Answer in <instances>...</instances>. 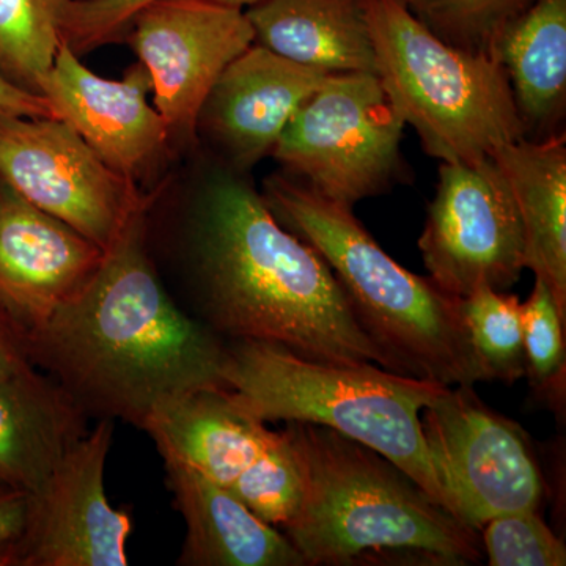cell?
<instances>
[{"label":"cell","mask_w":566,"mask_h":566,"mask_svg":"<svg viewBox=\"0 0 566 566\" xmlns=\"http://www.w3.org/2000/svg\"><path fill=\"white\" fill-rule=\"evenodd\" d=\"M200 155L180 238L189 314L223 342H266L307 359L394 371L329 264L275 219L251 174Z\"/></svg>","instance_id":"obj_1"},{"label":"cell","mask_w":566,"mask_h":566,"mask_svg":"<svg viewBox=\"0 0 566 566\" xmlns=\"http://www.w3.org/2000/svg\"><path fill=\"white\" fill-rule=\"evenodd\" d=\"M153 202L104 251L84 289L29 329L33 364L88 419L140 430L166 401L223 389L227 357V342L180 308L156 270L148 244Z\"/></svg>","instance_id":"obj_2"},{"label":"cell","mask_w":566,"mask_h":566,"mask_svg":"<svg viewBox=\"0 0 566 566\" xmlns=\"http://www.w3.org/2000/svg\"><path fill=\"white\" fill-rule=\"evenodd\" d=\"M303 499L282 534L307 566L476 565L479 532L397 464L322 424L289 422Z\"/></svg>","instance_id":"obj_3"},{"label":"cell","mask_w":566,"mask_h":566,"mask_svg":"<svg viewBox=\"0 0 566 566\" xmlns=\"http://www.w3.org/2000/svg\"><path fill=\"white\" fill-rule=\"evenodd\" d=\"M262 193L275 219L329 264L357 322L395 374L447 387L486 381L461 297L405 270L357 221L353 208L324 199L292 175L264 178Z\"/></svg>","instance_id":"obj_4"},{"label":"cell","mask_w":566,"mask_h":566,"mask_svg":"<svg viewBox=\"0 0 566 566\" xmlns=\"http://www.w3.org/2000/svg\"><path fill=\"white\" fill-rule=\"evenodd\" d=\"M222 378L245 415L263 423L333 428L392 461L452 513L422 431L423 409L447 386L375 364L307 359L253 340L227 342Z\"/></svg>","instance_id":"obj_5"},{"label":"cell","mask_w":566,"mask_h":566,"mask_svg":"<svg viewBox=\"0 0 566 566\" xmlns=\"http://www.w3.org/2000/svg\"><path fill=\"white\" fill-rule=\"evenodd\" d=\"M365 13L376 76L431 158L475 164L523 139L512 85L497 59L438 39L400 0H365Z\"/></svg>","instance_id":"obj_6"},{"label":"cell","mask_w":566,"mask_h":566,"mask_svg":"<svg viewBox=\"0 0 566 566\" xmlns=\"http://www.w3.org/2000/svg\"><path fill=\"white\" fill-rule=\"evenodd\" d=\"M405 126L375 73L327 74L271 156L324 199L353 208L408 178Z\"/></svg>","instance_id":"obj_7"},{"label":"cell","mask_w":566,"mask_h":566,"mask_svg":"<svg viewBox=\"0 0 566 566\" xmlns=\"http://www.w3.org/2000/svg\"><path fill=\"white\" fill-rule=\"evenodd\" d=\"M422 431L452 513L482 531L505 513L538 510L542 469L521 424L480 400L474 386L446 387L422 411Z\"/></svg>","instance_id":"obj_8"},{"label":"cell","mask_w":566,"mask_h":566,"mask_svg":"<svg viewBox=\"0 0 566 566\" xmlns=\"http://www.w3.org/2000/svg\"><path fill=\"white\" fill-rule=\"evenodd\" d=\"M0 181L103 251L155 199L54 117L0 114Z\"/></svg>","instance_id":"obj_9"},{"label":"cell","mask_w":566,"mask_h":566,"mask_svg":"<svg viewBox=\"0 0 566 566\" xmlns=\"http://www.w3.org/2000/svg\"><path fill=\"white\" fill-rule=\"evenodd\" d=\"M419 249L431 281L450 296L506 292L520 281L526 270L523 222L493 158L441 163Z\"/></svg>","instance_id":"obj_10"},{"label":"cell","mask_w":566,"mask_h":566,"mask_svg":"<svg viewBox=\"0 0 566 566\" xmlns=\"http://www.w3.org/2000/svg\"><path fill=\"white\" fill-rule=\"evenodd\" d=\"M126 43L147 70L174 155L196 151L197 118L219 74L255 43L244 9L212 0H153Z\"/></svg>","instance_id":"obj_11"},{"label":"cell","mask_w":566,"mask_h":566,"mask_svg":"<svg viewBox=\"0 0 566 566\" xmlns=\"http://www.w3.org/2000/svg\"><path fill=\"white\" fill-rule=\"evenodd\" d=\"M112 433L114 422L99 420L29 494L24 528L3 566L128 565L132 517L111 505L104 486Z\"/></svg>","instance_id":"obj_12"},{"label":"cell","mask_w":566,"mask_h":566,"mask_svg":"<svg viewBox=\"0 0 566 566\" xmlns=\"http://www.w3.org/2000/svg\"><path fill=\"white\" fill-rule=\"evenodd\" d=\"M151 81L137 62L120 81L88 70L63 43L41 87L54 117L114 172L139 185L174 155L161 115L148 103Z\"/></svg>","instance_id":"obj_13"},{"label":"cell","mask_w":566,"mask_h":566,"mask_svg":"<svg viewBox=\"0 0 566 566\" xmlns=\"http://www.w3.org/2000/svg\"><path fill=\"white\" fill-rule=\"evenodd\" d=\"M327 74L252 43L219 74L197 118V150L238 172L273 155L294 112Z\"/></svg>","instance_id":"obj_14"},{"label":"cell","mask_w":566,"mask_h":566,"mask_svg":"<svg viewBox=\"0 0 566 566\" xmlns=\"http://www.w3.org/2000/svg\"><path fill=\"white\" fill-rule=\"evenodd\" d=\"M104 251L0 181V301L29 329L91 281Z\"/></svg>","instance_id":"obj_15"},{"label":"cell","mask_w":566,"mask_h":566,"mask_svg":"<svg viewBox=\"0 0 566 566\" xmlns=\"http://www.w3.org/2000/svg\"><path fill=\"white\" fill-rule=\"evenodd\" d=\"M167 483L186 523L181 566H307L296 547L253 515L229 486L163 458Z\"/></svg>","instance_id":"obj_16"},{"label":"cell","mask_w":566,"mask_h":566,"mask_svg":"<svg viewBox=\"0 0 566 566\" xmlns=\"http://www.w3.org/2000/svg\"><path fill=\"white\" fill-rule=\"evenodd\" d=\"M142 430L163 458L230 486L273 441L275 431L245 415L226 389H200L166 401Z\"/></svg>","instance_id":"obj_17"},{"label":"cell","mask_w":566,"mask_h":566,"mask_svg":"<svg viewBox=\"0 0 566 566\" xmlns=\"http://www.w3.org/2000/svg\"><path fill=\"white\" fill-rule=\"evenodd\" d=\"M87 419L39 368L0 381V483L36 493L87 433Z\"/></svg>","instance_id":"obj_18"},{"label":"cell","mask_w":566,"mask_h":566,"mask_svg":"<svg viewBox=\"0 0 566 566\" xmlns=\"http://www.w3.org/2000/svg\"><path fill=\"white\" fill-rule=\"evenodd\" d=\"M255 43L326 74L375 73L365 0H260L245 9Z\"/></svg>","instance_id":"obj_19"},{"label":"cell","mask_w":566,"mask_h":566,"mask_svg":"<svg viewBox=\"0 0 566 566\" xmlns=\"http://www.w3.org/2000/svg\"><path fill=\"white\" fill-rule=\"evenodd\" d=\"M491 158L515 197L526 270L545 283L566 319V133L502 145Z\"/></svg>","instance_id":"obj_20"},{"label":"cell","mask_w":566,"mask_h":566,"mask_svg":"<svg viewBox=\"0 0 566 566\" xmlns=\"http://www.w3.org/2000/svg\"><path fill=\"white\" fill-rule=\"evenodd\" d=\"M495 59L512 85L523 139L565 134L566 0H535L501 36Z\"/></svg>","instance_id":"obj_21"},{"label":"cell","mask_w":566,"mask_h":566,"mask_svg":"<svg viewBox=\"0 0 566 566\" xmlns=\"http://www.w3.org/2000/svg\"><path fill=\"white\" fill-rule=\"evenodd\" d=\"M65 0H0V74L39 93L62 44Z\"/></svg>","instance_id":"obj_22"},{"label":"cell","mask_w":566,"mask_h":566,"mask_svg":"<svg viewBox=\"0 0 566 566\" xmlns=\"http://www.w3.org/2000/svg\"><path fill=\"white\" fill-rule=\"evenodd\" d=\"M465 326L486 381L513 385L526 376L523 312L516 294L479 289L461 297Z\"/></svg>","instance_id":"obj_23"},{"label":"cell","mask_w":566,"mask_h":566,"mask_svg":"<svg viewBox=\"0 0 566 566\" xmlns=\"http://www.w3.org/2000/svg\"><path fill=\"white\" fill-rule=\"evenodd\" d=\"M438 39L458 50L495 59L506 29L535 0H400Z\"/></svg>","instance_id":"obj_24"},{"label":"cell","mask_w":566,"mask_h":566,"mask_svg":"<svg viewBox=\"0 0 566 566\" xmlns=\"http://www.w3.org/2000/svg\"><path fill=\"white\" fill-rule=\"evenodd\" d=\"M260 520L283 527L300 509L303 468L289 431H275L270 446L229 486Z\"/></svg>","instance_id":"obj_25"},{"label":"cell","mask_w":566,"mask_h":566,"mask_svg":"<svg viewBox=\"0 0 566 566\" xmlns=\"http://www.w3.org/2000/svg\"><path fill=\"white\" fill-rule=\"evenodd\" d=\"M523 312L526 376L535 397L558 416L566 400V319L549 289L535 279Z\"/></svg>","instance_id":"obj_26"},{"label":"cell","mask_w":566,"mask_h":566,"mask_svg":"<svg viewBox=\"0 0 566 566\" xmlns=\"http://www.w3.org/2000/svg\"><path fill=\"white\" fill-rule=\"evenodd\" d=\"M480 532L483 534L488 565H566L565 543L546 526L538 510L495 516Z\"/></svg>","instance_id":"obj_27"},{"label":"cell","mask_w":566,"mask_h":566,"mask_svg":"<svg viewBox=\"0 0 566 566\" xmlns=\"http://www.w3.org/2000/svg\"><path fill=\"white\" fill-rule=\"evenodd\" d=\"M153 0H65L61 13L62 41L76 55L122 43L137 11ZM249 9L260 0H212Z\"/></svg>","instance_id":"obj_28"},{"label":"cell","mask_w":566,"mask_h":566,"mask_svg":"<svg viewBox=\"0 0 566 566\" xmlns=\"http://www.w3.org/2000/svg\"><path fill=\"white\" fill-rule=\"evenodd\" d=\"M29 327L0 301V381L35 370Z\"/></svg>","instance_id":"obj_29"},{"label":"cell","mask_w":566,"mask_h":566,"mask_svg":"<svg viewBox=\"0 0 566 566\" xmlns=\"http://www.w3.org/2000/svg\"><path fill=\"white\" fill-rule=\"evenodd\" d=\"M29 512V494L0 483V566L20 538Z\"/></svg>","instance_id":"obj_30"},{"label":"cell","mask_w":566,"mask_h":566,"mask_svg":"<svg viewBox=\"0 0 566 566\" xmlns=\"http://www.w3.org/2000/svg\"><path fill=\"white\" fill-rule=\"evenodd\" d=\"M0 114L31 118L54 117L51 104L43 95L11 84L2 74H0Z\"/></svg>","instance_id":"obj_31"}]
</instances>
